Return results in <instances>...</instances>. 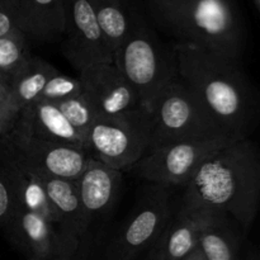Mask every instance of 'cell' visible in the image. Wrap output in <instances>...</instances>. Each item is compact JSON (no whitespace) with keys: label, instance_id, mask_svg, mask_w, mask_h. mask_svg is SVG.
Returning a JSON list of instances; mask_svg holds the SVG:
<instances>
[{"label":"cell","instance_id":"6da1fadb","mask_svg":"<svg viewBox=\"0 0 260 260\" xmlns=\"http://www.w3.org/2000/svg\"><path fill=\"white\" fill-rule=\"evenodd\" d=\"M179 79L233 141L248 139L256 103L238 62L188 45H174Z\"/></svg>","mask_w":260,"mask_h":260},{"label":"cell","instance_id":"7a4b0ae2","mask_svg":"<svg viewBox=\"0 0 260 260\" xmlns=\"http://www.w3.org/2000/svg\"><path fill=\"white\" fill-rule=\"evenodd\" d=\"M260 201V159L249 139L228 145L208 157L184 187L180 203L205 207L250 228Z\"/></svg>","mask_w":260,"mask_h":260},{"label":"cell","instance_id":"3957f363","mask_svg":"<svg viewBox=\"0 0 260 260\" xmlns=\"http://www.w3.org/2000/svg\"><path fill=\"white\" fill-rule=\"evenodd\" d=\"M150 19L174 45L240 63L244 30L235 0H144Z\"/></svg>","mask_w":260,"mask_h":260},{"label":"cell","instance_id":"277c9868","mask_svg":"<svg viewBox=\"0 0 260 260\" xmlns=\"http://www.w3.org/2000/svg\"><path fill=\"white\" fill-rule=\"evenodd\" d=\"M113 63L149 114L165 89L179 78L174 46L161 43L154 30L140 20L113 52Z\"/></svg>","mask_w":260,"mask_h":260},{"label":"cell","instance_id":"5b68a950","mask_svg":"<svg viewBox=\"0 0 260 260\" xmlns=\"http://www.w3.org/2000/svg\"><path fill=\"white\" fill-rule=\"evenodd\" d=\"M149 116L150 142L146 154L178 142L228 139L179 78L165 89Z\"/></svg>","mask_w":260,"mask_h":260},{"label":"cell","instance_id":"8992f818","mask_svg":"<svg viewBox=\"0 0 260 260\" xmlns=\"http://www.w3.org/2000/svg\"><path fill=\"white\" fill-rule=\"evenodd\" d=\"M0 159L4 167L36 177L75 180L91 155L85 150L29 137L10 127L0 139Z\"/></svg>","mask_w":260,"mask_h":260},{"label":"cell","instance_id":"52a82bcc","mask_svg":"<svg viewBox=\"0 0 260 260\" xmlns=\"http://www.w3.org/2000/svg\"><path fill=\"white\" fill-rule=\"evenodd\" d=\"M149 142L150 116L145 111L119 118L98 117L86 135L91 156L119 172L134 168Z\"/></svg>","mask_w":260,"mask_h":260},{"label":"cell","instance_id":"ba28073f","mask_svg":"<svg viewBox=\"0 0 260 260\" xmlns=\"http://www.w3.org/2000/svg\"><path fill=\"white\" fill-rule=\"evenodd\" d=\"M235 141L208 139L168 145L144 155L134 167L144 179L164 188L185 187L210 156Z\"/></svg>","mask_w":260,"mask_h":260},{"label":"cell","instance_id":"9c48e42d","mask_svg":"<svg viewBox=\"0 0 260 260\" xmlns=\"http://www.w3.org/2000/svg\"><path fill=\"white\" fill-rule=\"evenodd\" d=\"M167 189L156 185L141 201L112 243L107 260H134L142 250L155 245L173 216Z\"/></svg>","mask_w":260,"mask_h":260},{"label":"cell","instance_id":"30bf717a","mask_svg":"<svg viewBox=\"0 0 260 260\" xmlns=\"http://www.w3.org/2000/svg\"><path fill=\"white\" fill-rule=\"evenodd\" d=\"M66 23L62 52L80 73L96 63H113V52L104 40L89 0H65Z\"/></svg>","mask_w":260,"mask_h":260},{"label":"cell","instance_id":"8fae6325","mask_svg":"<svg viewBox=\"0 0 260 260\" xmlns=\"http://www.w3.org/2000/svg\"><path fill=\"white\" fill-rule=\"evenodd\" d=\"M83 94L103 118L128 117L141 112L137 96L114 63H96L79 73Z\"/></svg>","mask_w":260,"mask_h":260},{"label":"cell","instance_id":"7c38bea8","mask_svg":"<svg viewBox=\"0 0 260 260\" xmlns=\"http://www.w3.org/2000/svg\"><path fill=\"white\" fill-rule=\"evenodd\" d=\"M40 178V177H38ZM57 212V235L62 253L68 260H74L81 240L90 225V216L81 205L74 180L58 178H40Z\"/></svg>","mask_w":260,"mask_h":260},{"label":"cell","instance_id":"4fadbf2b","mask_svg":"<svg viewBox=\"0 0 260 260\" xmlns=\"http://www.w3.org/2000/svg\"><path fill=\"white\" fill-rule=\"evenodd\" d=\"M12 127L29 137L76 147L89 152L85 137L69 123L60 109L52 103L33 102L20 109Z\"/></svg>","mask_w":260,"mask_h":260},{"label":"cell","instance_id":"5bb4252c","mask_svg":"<svg viewBox=\"0 0 260 260\" xmlns=\"http://www.w3.org/2000/svg\"><path fill=\"white\" fill-rule=\"evenodd\" d=\"M217 213L220 212L180 203L152 250L164 260H183L197 248L201 231Z\"/></svg>","mask_w":260,"mask_h":260},{"label":"cell","instance_id":"9a60e30c","mask_svg":"<svg viewBox=\"0 0 260 260\" xmlns=\"http://www.w3.org/2000/svg\"><path fill=\"white\" fill-rule=\"evenodd\" d=\"M13 17L27 38L55 41L65 32V0H15Z\"/></svg>","mask_w":260,"mask_h":260},{"label":"cell","instance_id":"2e32d148","mask_svg":"<svg viewBox=\"0 0 260 260\" xmlns=\"http://www.w3.org/2000/svg\"><path fill=\"white\" fill-rule=\"evenodd\" d=\"M18 245L28 253V258L38 260H68L58 243L52 225L29 211L15 208L7 226Z\"/></svg>","mask_w":260,"mask_h":260},{"label":"cell","instance_id":"e0dca14e","mask_svg":"<svg viewBox=\"0 0 260 260\" xmlns=\"http://www.w3.org/2000/svg\"><path fill=\"white\" fill-rule=\"evenodd\" d=\"M122 172L94 159L75 179L81 205L90 218L104 215L116 202L121 187Z\"/></svg>","mask_w":260,"mask_h":260},{"label":"cell","instance_id":"ac0fdd59","mask_svg":"<svg viewBox=\"0 0 260 260\" xmlns=\"http://www.w3.org/2000/svg\"><path fill=\"white\" fill-rule=\"evenodd\" d=\"M56 73L58 70L55 66L30 55L27 62L8 81L13 108L19 113L20 109L38 101L46 84Z\"/></svg>","mask_w":260,"mask_h":260},{"label":"cell","instance_id":"d6986e66","mask_svg":"<svg viewBox=\"0 0 260 260\" xmlns=\"http://www.w3.org/2000/svg\"><path fill=\"white\" fill-rule=\"evenodd\" d=\"M4 168L12 178L15 208H22V210L41 216L47 220L55 230L58 220L57 212L40 178L28 174V173L12 169L9 167Z\"/></svg>","mask_w":260,"mask_h":260},{"label":"cell","instance_id":"ffe728a7","mask_svg":"<svg viewBox=\"0 0 260 260\" xmlns=\"http://www.w3.org/2000/svg\"><path fill=\"white\" fill-rule=\"evenodd\" d=\"M229 216L217 213L202 229L197 246L205 260H238V238Z\"/></svg>","mask_w":260,"mask_h":260},{"label":"cell","instance_id":"44dd1931","mask_svg":"<svg viewBox=\"0 0 260 260\" xmlns=\"http://www.w3.org/2000/svg\"><path fill=\"white\" fill-rule=\"evenodd\" d=\"M104 40L112 52L124 42L139 22L126 10L122 0H89Z\"/></svg>","mask_w":260,"mask_h":260},{"label":"cell","instance_id":"7402d4cb","mask_svg":"<svg viewBox=\"0 0 260 260\" xmlns=\"http://www.w3.org/2000/svg\"><path fill=\"white\" fill-rule=\"evenodd\" d=\"M30 53L27 50V37L20 30L0 37V76L9 81L23 65Z\"/></svg>","mask_w":260,"mask_h":260},{"label":"cell","instance_id":"603a6c76","mask_svg":"<svg viewBox=\"0 0 260 260\" xmlns=\"http://www.w3.org/2000/svg\"><path fill=\"white\" fill-rule=\"evenodd\" d=\"M55 106L60 109L69 123L86 139L91 124L98 118V113L90 102L86 99V96L81 93L74 98L60 102Z\"/></svg>","mask_w":260,"mask_h":260},{"label":"cell","instance_id":"cb8c5ba5","mask_svg":"<svg viewBox=\"0 0 260 260\" xmlns=\"http://www.w3.org/2000/svg\"><path fill=\"white\" fill-rule=\"evenodd\" d=\"M81 93H83V86H81L79 78H73V76L63 75L61 73H56L46 84L38 101L57 104L60 102L66 101V99L74 98Z\"/></svg>","mask_w":260,"mask_h":260},{"label":"cell","instance_id":"d4e9b609","mask_svg":"<svg viewBox=\"0 0 260 260\" xmlns=\"http://www.w3.org/2000/svg\"><path fill=\"white\" fill-rule=\"evenodd\" d=\"M15 210L14 189L9 173L4 167L0 169V225L8 226Z\"/></svg>","mask_w":260,"mask_h":260},{"label":"cell","instance_id":"484cf974","mask_svg":"<svg viewBox=\"0 0 260 260\" xmlns=\"http://www.w3.org/2000/svg\"><path fill=\"white\" fill-rule=\"evenodd\" d=\"M0 111H10L18 114V112L13 108L10 101V90L7 81L0 79Z\"/></svg>","mask_w":260,"mask_h":260},{"label":"cell","instance_id":"4316f807","mask_svg":"<svg viewBox=\"0 0 260 260\" xmlns=\"http://www.w3.org/2000/svg\"><path fill=\"white\" fill-rule=\"evenodd\" d=\"M17 113L10 111H0V139L9 131L12 124L14 123Z\"/></svg>","mask_w":260,"mask_h":260},{"label":"cell","instance_id":"83f0119b","mask_svg":"<svg viewBox=\"0 0 260 260\" xmlns=\"http://www.w3.org/2000/svg\"><path fill=\"white\" fill-rule=\"evenodd\" d=\"M183 260H205V256H203V254L201 253V250L198 249V246H197V248H196L194 250L189 254V255L185 256Z\"/></svg>","mask_w":260,"mask_h":260},{"label":"cell","instance_id":"f1b7e54d","mask_svg":"<svg viewBox=\"0 0 260 260\" xmlns=\"http://www.w3.org/2000/svg\"><path fill=\"white\" fill-rule=\"evenodd\" d=\"M14 2L15 0H0V5H3L5 9L9 10V12L13 14V7H14Z\"/></svg>","mask_w":260,"mask_h":260},{"label":"cell","instance_id":"f546056e","mask_svg":"<svg viewBox=\"0 0 260 260\" xmlns=\"http://www.w3.org/2000/svg\"><path fill=\"white\" fill-rule=\"evenodd\" d=\"M152 260H164V259H162V256L160 255L159 253H156L155 250H152Z\"/></svg>","mask_w":260,"mask_h":260},{"label":"cell","instance_id":"4dcf8cb0","mask_svg":"<svg viewBox=\"0 0 260 260\" xmlns=\"http://www.w3.org/2000/svg\"><path fill=\"white\" fill-rule=\"evenodd\" d=\"M248 260H260V251H256V253H254L253 255H251Z\"/></svg>","mask_w":260,"mask_h":260},{"label":"cell","instance_id":"1f68e13d","mask_svg":"<svg viewBox=\"0 0 260 260\" xmlns=\"http://www.w3.org/2000/svg\"><path fill=\"white\" fill-rule=\"evenodd\" d=\"M254 4L256 5V8H258V10L260 13V0H254Z\"/></svg>","mask_w":260,"mask_h":260},{"label":"cell","instance_id":"d6a6232c","mask_svg":"<svg viewBox=\"0 0 260 260\" xmlns=\"http://www.w3.org/2000/svg\"><path fill=\"white\" fill-rule=\"evenodd\" d=\"M28 260H38V259H36V258H28Z\"/></svg>","mask_w":260,"mask_h":260},{"label":"cell","instance_id":"836d02e7","mask_svg":"<svg viewBox=\"0 0 260 260\" xmlns=\"http://www.w3.org/2000/svg\"><path fill=\"white\" fill-rule=\"evenodd\" d=\"M0 79H2V80H4V79H3V78H2V76H0ZM4 81H5V80H4Z\"/></svg>","mask_w":260,"mask_h":260}]
</instances>
